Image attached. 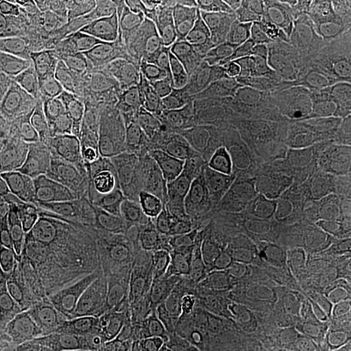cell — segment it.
Here are the masks:
<instances>
[{
  "instance_id": "1",
  "label": "cell",
  "mask_w": 351,
  "mask_h": 351,
  "mask_svg": "<svg viewBox=\"0 0 351 351\" xmlns=\"http://www.w3.org/2000/svg\"><path fill=\"white\" fill-rule=\"evenodd\" d=\"M0 257L150 296L156 254L134 192L117 182H56L0 192Z\"/></svg>"
},
{
  "instance_id": "2",
  "label": "cell",
  "mask_w": 351,
  "mask_h": 351,
  "mask_svg": "<svg viewBox=\"0 0 351 351\" xmlns=\"http://www.w3.org/2000/svg\"><path fill=\"white\" fill-rule=\"evenodd\" d=\"M147 276L173 351H276L296 302L270 244L156 254Z\"/></svg>"
},
{
  "instance_id": "3",
  "label": "cell",
  "mask_w": 351,
  "mask_h": 351,
  "mask_svg": "<svg viewBox=\"0 0 351 351\" xmlns=\"http://www.w3.org/2000/svg\"><path fill=\"white\" fill-rule=\"evenodd\" d=\"M156 326L153 296L0 257V351H124Z\"/></svg>"
},
{
  "instance_id": "4",
  "label": "cell",
  "mask_w": 351,
  "mask_h": 351,
  "mask_svg": "<svg viewBox=\"0 0 351 351\" xmlns=\"http://www.w3.org/2000/svg\"><path fill=\"white\" fill-rule=\"evenodd\" d=\"M212 91L218 137L238 156L270 150L293 127H300L302 134L300 117H313V124H322V117L335 114L328 104L306 95L247 52L215 65Z\"/></svg>"
},
{
  "instance_id": "5",
  "label": "cell",
  "mask_w": 351,
  "mask_h": 351,
  "mask_svg": "<svg viewBox=\"0 0 351 351\" xmlns=\"http://www.w3.org/2000/svg\"><path fill=\"white\" fill-rule=\"evenodd\" d=\"M0 69L26 82H91L101 36L62 3H0Z\"/></svg>"
},
{
  "instance_id": "6",
  "label": "cell",
  "mask_w": 351,
  "mask_h": 351,
  "mask_svg": "<svg viewBox=\"0 0 351 351\" xmlns=\"http://www.w3.org/2000/svg\"><path fill=\"white\" fill-rule=\"evenodd\" d=\"M247 56L335 111V36L328 3H247Z\"/></svg>"
},
{
  "instance_id": "7",
  "label": "cell",
  "mask_w": 351,
  "mask_h": 351,
  "mask_svg": "<svg viewBox=\"0 0 351 351\" xmlns=\"http://www.w3.org/2000/svg\"><path fill=\"white\" fill-rule=\"evenodd\" d=\"M182 36L205 65L247 52V3H173Z\"/></svg>"
},
{
  "instance_id": "8",
  "label": "cell",
  "mask_w": 351,
  "mask_h": 351,
  "mask_svg": "<svg viewBox=\"0 0 351 351\" xmlns=\"http://www.w3.org/2000/svg\"><path fill=\"white\" fill-rule=\"evenodd\" d=\"M29 124H33L29 82L0 69V192L10 186V176L26 150Z\"/></svg>"
},
{
  "instance_id": "9",
  "label": "cell",
  "mask_w": 351,
  "mask_h": 351,
  "mask_svg": "<svg viewBox=\"0 0 351 351\" xmlns=\"http://www.w3.org/2000/svg\"><path fill=\"white\" fill-rule=\"evenodd\" d=\"M296 300L313 302L319 315L328 322V328L351 351V270L306 276L296 283Z\"/></svg>"
},
{
  "instance_id": "10",
  "label": "cell",
  "mask_w": 351,
  "mask_h": 351,
  "mask_svg": "<svg viewBox=\"0 0 351 351\" xmlns=\"http://www.w3.org/2000/svg\"><path fill=\"white\" fill-rule=\"evenodd\" d=\"M276 351H348V348L328 328V322L319 315L313 302L296 300L287 315V326H283Z\"/></svg>"
},
{
  "instance_id": "11",
  "label": "cell",
  "mask_w": 351,
  "mask_h": 351,
  "mask_svg": "<svg viewBox=\"0 0 351 351\" xmlns=\"http://www.w3.org/2000/svg\"><path fill=\"white\" fill-rule=\"evenodd\" d=\"M332 36H335V111L351 108V3H328Z\"/></svg>"
},
{
  "instance_id": "12",
  "label": "cell",
  "mask_w": 351,
  "mask_h": 351,
  "mask_svg": "<svg viewBox=\"0 0 351 351\" xmlns=\"http://www.w3.org/2000/svg\"><path fill=\"white\" fill-rule=\"evenodd\" d=\"M124 351H173L169 335H166V328H163V319H160V326L153 328L150 335H143L137 345H130V348H124Z\"/></svg>"
},
{
  "instance_id": "13",
  "label": "cell",
  "mask_w": 351,
  "mask_h": 351,
  "mask_svg": "<svg viewBox=\"0 0 351 351\" xmlns=\"http://www.w3.org/2000/svg\"><path fill=\"white\" fill-rule=\"evenodd\" d=\"M328 186H335V189H339L341 195H345V202H348V205H351V173L339 176V179H332Z\"/></svg>"
}]
</instances>
